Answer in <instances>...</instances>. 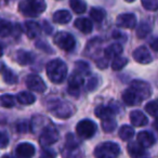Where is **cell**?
<instances>
[{
	"label": "cell",
	"instance_id": "cell-17",
	"mask_svg": "<svg viewBox=\"0 0 158 158\" xmlns=\"http://www.w3.org/2000/svg\"><path fill=\"white\" fill-rule=\"evenodd\" d=\"M130 121L134 127H143L148 123L147 117L140 110H133L130 113Z\"/></svg>",
	"mask_w": 158,
	"mask_h": 158
},
{
	"label": "cell",
	"instance_id": "cell-16",
	"mask_svg": "<svg viewBox=\"0 0 158 158\" xmlns=\"http://www.w3.org/2000/svg\"><path fill=\"white\" fill-rule=\"evenodd\" d=\"M116 112H117V108L112 106V104L110 106L101 105L95 108V115H97L98 118L102 119V120L107 118H113V116L116 114Z\"/></svg>",
	"mask_w": 158,
	"mask_h": 158
},
{
	"label": "cell",
	"instance_id": "cell-26",
	"mask_svg": "<svg viewBox=\"0 0 158 158\" xmlns=\"http://www.w3.org/2000/svg\"><path fill=\"white\" fill-rule=\"evenodd\" d=\"M16 100H18L19 103L23 104V105H31L35 102V97L31 94V92H27V91H23V92H20L16 97Z\"/></svg>",
	"mask_w": 158,
	"mask_h": 158
},
{
	"label": "cell",
	"instance_id": "cell-6",
	"mask_svg": "<svg viewBox=\"0 0 158 158\" xmlns=\"http://www.w3.org/2000/svg\"><path fill=\"white\" fill-rule=\"evenodd\" d=\"M63 158H84V153L72 133L66 135V144L62 151Z\"/></svg>",
	"mask_w": 158,
	"mask_h": 158
},
{
	"label": "cell",
	"instance_id": "cell-41",
	"mask_svg": "<svg viewBox=\"0 0 158 158\" xmlns=\"http://www.w3.org/2000/svg\"><path fill=\"white\" fill-rule=\"evenodd\" d=\"M9 144V136L5 132H0V148H5Z\"/></svg>",
	"mask_w": 158,
	"mask_h": 158
},
{
	"label": "cell",
	"instance_id": "cell-40",
	"mask_svg": "<svg viewBox=\"0 0 158 158\" xmlns=\"http://www.w3.org/2000/svg\"><path fill=\"white\" fill-rule=\"evenodd\" d=\"M98 85H99V79H98V77H91V78L89 79L88 84H87V88H88L89 91H93L98 87Z\"/></svg>",
	"mask_w": 158,
	"mask_h": 158
},
{
	"label": "cell",
	"instance_id": "cell-14",
	"mask_svg": "<svg viewBox=\"0 0 158 158\" xmlns=\"http://www.w3.org/2000/svg\"><path fill=\"white\" fill-rule=\"evenodd\" d=\"M123 100L127 105H130V106L139 105V104L143 101L140 95H139L132 88H128L127 90L123 92Z\"/></svg>",
	"mask_w": 158,
	"mask_h": 158
},
{
	"label": "cell",
	"instance_id": "cell-1",
	"mask_svg": "<svg viewBox=\"0 0 158 158\" xmlns=\"http://www.w3.org/2000/svg\"><path fill=\"white\" fill-rule=\"evenodd\" d=\"M47 106L48 110L53 116L61 119L69 118L76 112V108L72 103L59 99H50L47 102Z\"/></svg>",
	"mask_w": 158,
	"mask_h": 158
},
{
	"label": "cell",
	"instance_id": "cell-50",
	"mask_svg": "<svg viewBox=\"0 0 158 158\" xmlns=\"http://www.w3.org/2000/svg\"><path fill=\"white\" fill-rule=\"evenodd\" d=\"M126 1H127V2H133L134 0H126Z\"/></svg>",
	"mask_w": 158,
	"mask_h": 158
},
{
	"label": "cell",
	"instance_id": "cell-31",
	"mask_svg": "<svg viewBox=\"0 0 158 158\" xmlns=\"http://www.w3.org/2000/svg\"><path fill=\"white\" fill-rule=\"evenodd\" d=\"M105 15H106V12L103 9H100V8H93L90 11L91 19L97 23H101L105 19Z\"/></svg>",
	"mask_w": 158,
	"mask_h": 158
},
{
	"label": "cell",
	"instance_id": "cell-36",
	"mask_svg": "<svg viewBox=\"0 0 158 158\" xmlns=\"http://www.w3.org/2000/svg\"><path fill=\"white\" fill-rule=\"evenodd\" d=\"M145 110L151 116H158V102L151 101L145 105Z\"/></svg>",
	"mask_w": 158,
	"mask_h": 158
},
{
	"label": "cell",
	"instance_id": "cell-48",
	"mask_svg": "<svg viewBox=\"0 0 158 158\" xmlns=\"http://www.w3.org/2000/svg\"><path fill=\"white\" fill-rule=\"evenodd\" d=\"M3 69H5V65H3L2 62H0V73L2 72Z\"/></svg>",
	"mask_w": 158,
	"mask_h": 158
},
{
	"label": "cell",
	"instance_id": "cell-22",
	"mask_svg": "<svg viewBox=\"0 0 158 158\" xmlns=\"http://www.w3.org/2000/svg\"><path fill=\"white\" fill-rule=\"evenodd\" d=\"M128 154L131 158H140L145 154L144 147L139 142H130L128 144Z\"/></svg>",
	"mask_w": 158,
	"mask_h": 158
},
{
	"label": "cell",
	"instance_id": "cell-20",
	"mask_svg": "<svg viewBox=\"0 0 158 158\" xmlns=\"http://www.w3.org/2000/svg\"><path fill=\"white\" fill-rule=\"evenodd\" d=\"M136 140H138V142L140 143L144 148L151 147L152 145H154V143H155V138H154L153 134L148 131L139 132L138 136H136Z\"/></svg>",
	"mask_w": 158,
	"mask_h": 158
},
{
	"label": "cell",
	"instance_id": "cell-25",
	"mask_svg": "<svg viewBox=\"0 0 158 158\" xmlns=\"http://www.w3.org/2000/svg\"><path fill=\"white\" fill-rule=\"evenodd\" d=\"M72 20V15L67 10H59L53 14V22L57 24H67Z\"/></svg>",
	"mask_w": 158,
	"mask_h": 158
},
{
	"label": "cell",
	"instance_id": "cell-3",
	"mask_svg": "<svg viewBox=\"0 0 158 158\" xmlns=\"http://www.w3.org/2000/svg\"><path fill=\"white\" fill-rule=\"evenodd\" d=\"M47 8L44 0H22L19 3V11L27 18H36Z\"/></svg>",
	"mask_w": 158,
	"mask_h": 158
},
{
	"label": "cell",
	"instance_id": "cell-47",
	"mask_svg": "<svg viewBox=\"0 0 158 158\" xmlns=\"http://www.w3.org/2000/svg\"><path fill=\"white\" fill-rule=\"evenodd\" d=\"M8 3V0H0V7H5L7 6Z\"/></svg>",
	"mask_w": 158,
	"mask_h": 158
},
{
	"label": "cell",
	"instance_id": "cell-11",
	"mask_svg": "<svg viewBox=\"0 0 158 158\" xmlns=\"http://www.w3.org/2000/svg\"><path fill=\"white\" fill-rule=\"evenodd\" d=\"M26 86L29 90L36 91V92H44L47 89V86L44 81L40 78L38 75H29L26 78Z\"/></svg>",
	"mask_w": 158,
	"mask_h": 158
},
{
	"label": "cell",
	"instance_id": "cell-9",
	"mask_svg": "<svg viewBox=\"0 0 158 158\" xmlns=\"http://www.w3.org/2000/svg\"><path fill=\"white\" fill-rule=\"evenodd\" d=\"M84 85V77L82 74L79 72H75L73 75H70L69 79H68V87H67V92L69 95L75 98H78L80 94V88Z\"/></svg>",
	"mask_w": 158,
	"mask_h": 158
},
{
	"label": "cell",
	"instance_id": "cell-27",
	"mask_svg": "<svg viewBox=\"0 0 158 158\" xmlns=\"http://www.w3.org/2000/svg\"><path fill=\"white\" fill-rule=\"evenodd\" d=\"M13 31V25L7 20H0V37H8Z\"/></svg>",
	"mask_w": 158,
	"mask_h": 158
},
{
	"label": "cell",
	"instance_id": "cell-35",
	"mask_svg": "<svg viewBox=\"0 0 158 158\" xmlns=\"http://www.w3.org/2000/svg\"><path fill=\"white\" fill-rule=\"evenodd\" d=\"M116 126H117L116 120L113 118L104 119V120L102 121V129L105 132H113L116 129Z\"/></svg>",
	"mask_w": 158,
	"mask_h": 158
},
{
	"label": "cell",
	"instance_id": "cell-46",
	"mask_svg": "<svg viewBox=\"0 0 158 158\" xmlns=\"http://www.w3.org/2000/svg\"><path fill=\"white\" fill-rule=\"evenodd\" d=\"M154 128L158 131V116L156 117L155 120H154Z\"/></svg>",
	"mask_w": 158,
	"mask_h": 158
},
{
	"label": "cell",
	"instance_id": "cell-21",
	"mask_svg": "<svg viewBox=\"0 0 158 158\" xmlns=\"http://www.w3.org/2000/svg\"><path fill=\"white\" fill-rule=\"evenodd\" d=\"M75 27L84 34H90L91 31H92L93 25H92V22H91L89 19L79 18L75 21Z\"/></svg>",
	"mask_w": 158,
	"mask_h": 158
},
{
	"label": "cell",
	"instance_id": "cell-51",
	"mask_svg": "<svg viewBox=\"0 0 158 158\" xmlns=\"http://www.w3.org/2000/svg\"><path fill=\"white\" fill-rule=\"evenodd\" d=\"M3 158H12L11 156H3Z\"/></svg>",
	"mask_w": 158,
	"mask_h": 158
},
{
	"label": "cell",
	"instance_id": "cell-24",
	"mask_svg": "<svg viewBox=\"0 0 158 158\" xmlns=\"http://www.w3.org/2000/svg\"><path fill=\"white\" fill-rule=\"evenodd\" d=\"M121 53H123V47L119 44H110L104 50V55L106 59H115L117 56H120Z\"/></svg>",
	"mask_w": 158,
	"mask_h": 158
},
{
	"label": "cell",
	"instance_id": "cell-42",
	"mask_svg": "<svg viewBox=\"0 0 158 158\" xmlns=\"http://www.w3.org/2000/svg\"><path fill=\"white\" fill-rule=\"evenodd\" d=\"M36 46H37V48H38V49H40V50L46 51V52H48V53L52 52V50H51V48H50V47H49L48 44H47L44 41H38L37 44H36Z\"/></svg>",
	"mask_w": 158,
	"mask_h": 158
},
{
	"label": "cell",
	"instance_id": "cell-10",
	"mask_svg": "<svg viewBox=\"0 0 158 158\" xmlns=\"http://www.w3.org/2000/svg\"><path fill=\"white\" fill-rule=\"evenodd\" d=\"M130 88H132L139 95L141 99L144 101L145 99H148L152 94V88L147 82L143 80H133L130 85Z\"/></svg>",
	"mask_w": 158,
	"mask_h": 158
},
{
	"label": "cell",
	"instance_id": "cell-32",
	"mask_svg": "<svg viewBox=\"0 0 158 158\" xmlns=\"http://www.w3.org/2000/svg\"><path fill=\"white\" fill-rule=\"evenodd\" d=\"M0 105L6 108H11L15 105V98L11 94H3L0 97Z\"/></svg>",
	"mask_w": 158,
	"mask_h": 158
},
{
	"label": "cell",
	"instance_id": "cell-2",
	"mask_svg": "<svg viewBox=\"0 0 158 158\" xmlns=\"http://www.w3.org/2000/svg\"><path fill=\"white\" fill-rule=\"evenodd\" d=\"M47 75L49 79L54 84H61L67 76V66L62 60L55 59L47 64Z\"/></svg>",
	"mask_w": 158,
	"mask_h": 158
},
{
	"label": "cell",
	"instance_id": "cell-37",
	"mask_svg": "<svg viewBox=\"0 0 158 158\" xmlns=\"http://www.w3.org/2000/svg\"><path fill=\"white\" fill-rule=\"evenodd\" d=\"M144 9L148 11H156L158 10V0H141Z\"/></svg>",
	"mask_w": 158,
	"mask_h": 158
},
{
	"label": "cell",
	"instance_id": "cell-30",
	"mask_svg": "<svg viewBox=\"0 0 158 158\" xmlns=\"http://www.w3.org/2000/svg\"><path fill=\"white\" fill-rule=\"evenodd\" d=\"M151 31H152L151 25L146 22H142L138 26V29H136V36H138V38H140V39H143V38H145L149 33H151Z\"/></svg>",
	"mask_w": 158,
	"mask_h": 158
},
{
	"label": "cell",
	"instance_id": "cell-5",
	"mask_svg": "<svg viewBox=\"0 0 158 158\" xmlns=\"http://www.w3.org/2000/svg\"><path fill=\"white\" fill-rule=\"evenodd\" d=\"M120 153L118 144L113 142H104L94 149L95 158H117Z\"/></svg>",
	"mask_w": 158,
	"mask_h": 158
},
{
	"label": "cell",
	"instance_id": "cell-44",
	"mask_svg": "<svg viewBox=\"0 0 158 158\" xmlns=\"http://www.w3.org/2000/svg\"><path fill=\"white\" fill-rule=\"evenodd\" d=\"M41 158H55L54 157V154L53 153H50L48 151H44V154L41 155Z\"/></svg>",
	"mask_w": 158,
	"mask_h": 158
},
{
	"label": "cell",
	"instance_id": "cell-38",
	"mask_svg": "<svg viewBox=\"0 0 158 158\" xmlns=\"http://www.w3.org/2000/svg\"><path fill=\"white\" fill-rule=\"evenodd\" d=\"M76 69H77V72H79L80 74H88V73H90V67H89L88 64L84 61L77 62Z\"/></svg>",
	"mask_w": 158,
	"mask_h": 158
},
{
	"label": "cell",
	"instance_id": "cell-15",
	"mask_svg": "<svg viewBox=\"0 0 158 158\" xmlns=\"http://www.w3.org/2000/svg\"><path fill=\"white\" fill-rule=\"evenodd\" d=\"M16 155L22 158H31L35 154V147L31 143H21L16 146Z\"/></svg>",
	"mask_w": 158,
	"mask_h": 158
},
{
	"label": "cell",
	"instance_id": "cell-29",
	"mask_svg": "<svg viewBox=\"0 0 158 158\" xmlns=\"http://www.w3.org/2000/svg\"><path fill=\"white\" fill-rule=\"evenodd\" d=\"M2 78L5 80L6 84L8 85H14L18 81V76L13 73V70H11L10 68H6L2 70Z\"/></svg>",
	"mask_w": 158,
	"mask_h": 158
},
{
	"label": "cell",
	"instance_id": "cell-43",
	"mask_svg": "<svg viewBox=\"0 0 158 158\" xmlns=\"http://www.w3.org/2000/svg\"><path fill=\"white\" fill-rule=\"evenodd\" d=\"M97 66L99 68H101V69H103V68H106L107 67V59H103V57H101V59L97 60Z\"/></svg>",
	"mask_w": 158,
	"mask_h": 158
},
{
	"label": "cell",
	"instance_id": "cell-33",
	"mask_svg": "<svg viewBox=\"0 0 158 158\" xmlns=\"http://www.w3.org/2000/svg\"><path fill=\"white\" fill-rule=\"evenodd\" d=\"M134 135V130L130 126H123L119 130V136H120L121 140L128 141Z\"/></svg>",
	"mask_w": 158,
	"mask_h": 158
},
{
	"label": "cell",
	"instance_id": "cell-28",
	"mask_svg": "<svg viewBox=\"0 0 158 158\" xmlns=\"http://www.w3.org/2000/svg\"><path fill=\"white\" fill-rule=\"evenodd\" d=\"M69 6L73 9V11L77 14H82L86 12L87 10V5L85 1L82 0H70Z\"/></svg>",
	"mask_w": 158,
	"mask_h": 158
},
{
	"label": "cell",
	"instance_id": "cell-8",
	"mask_svg": "<svg viewBox=\"0 0 158 158\" xmlns=\"http://www.w3.org/2000/svg\"><path fill=\"white\" fill-rule=\"evenodd\" d=\"M97 131V125L90 119H84L79 121L76 126V132L80 138L82 139H90L94 135Z\"/></svg>",
	"mask_w": 158,
	"mask_h": 158
},
{
	"label": "cell",
	"instance_id": "cell-13",
	"mask_svg": "<svg viewBox=\"0 0 158 158\" xmlns=\"http://www.w3.org/2000/svg\"><path fill=\"white\" fill-rule=\"evenodd\" d=\"M133 59L140 64H149L153 61L151 52L144 46L139 47L133 51Z\"/></svg>",
	"mask_w": 158,
	"mask_h": 158
},
{
	"label": "cell",
	"instance_id": "cell-34",
	"mask_svg": "<svg viewBox=\"0 0 158 158\" xmlns=\"http://www.w3.org/2000/svg\"><path fill=\"white\" fill-rule=\"evenodd\" d=\"M128 60L126 57L123 56H117L114 59V61L112 62V68L114 70H120L127 65Z\"/></svg>",
	"mask_w": 158,
	"mask_h": 158
},
{
	"label": "cell",
	"instance_id": "cell-7",
	"mask_svg": "<svg viewBox=\"0 0 158 158\" xmlns=\"http://www.w3.org/2000/svg\"><path fill=\"white\" fill-rule=\"evenodd\" d=\"M53 41L60 49L64 51H72L76 44L74 36L69 33H66V31L57 33L53 38Z\"/></svg>",
	"mask_w": 158,
	"mask_h": 158
},
{
	"label": "cell",
	"instance_id": "cell-39",
	"mask_svg": "<svg viewBox=\"0 0 158 158\" xmlns=\"http://www.w3.org/2000/svg\"><path fill=\"white\" fill-rule=\"evenodd\" d=\"M29 130V125L26 121H20L16 123V131L20 133H25Z\"/></svg>",
	"mask_w": 158,
	"mask_h": 158
},
{
	"label": "cell",
	"instance_id": "cell-12",
	"mask_svg": "<svg viewBox=\"0 0 158 158\" xmlns=\"http://www.w3.org/2000/svg\"><path fill=\"white\" fill-rule=\"evenodd\" d=\"M117 26L123 27V28L132 29L136 25V18L133 13H123L117 16L116 19Z\"/></svg>",
	"mask_w": 158,
	"mask_h": 158
},
{
	"label": "cell",
	"instance_id": "cell-49",
	"mask_svg": "<svg viewBox=\"0 0 158 158\" xmlns=\"http://www.w3.org/2000/svg\"><path fill=\"white\" fill-rule=\"evenodd\" d=\"M3 54V47H2V44H0V56Z\"/></svg>",
	"mask_w": 158,
	"mask_h": 158
},
{
	"label": "cell",
	"instance_id": "cell-45",
	"mask_svg": "<svg viewBox=\"0 0 158 158\" xmlns=\"http://www.w3.org/2000/svg\"><path fill=\"white\" fill-rule=\"evenodd\" d=\"M151 48L153 49L154 51H157L158 52V38L151 42Z\"/></svg>",
	"mask_w": 158,
	"mask_h": 158
},
{
	"label": "cell",
	"instance_id": "cell-23",
	"mask_svg": "<svg viewBox=\"0 0 158 158\" xmlns=\"http://www.w3.org/2000/svg\"><path fill=\"white\" fill-rule=\"evenodd\" d=\"M101 44H102V41H101V39H99V38H94V39L90 40L88 46H87V48H86L87 55L94 59V56H97V55L99 54L100 48H101Z\"/></svg>",
	"mask_w": 158,
	"mask_h": 158
},
{
	"label": "cell",
	"instance_id": "cell-18",
	"mask_svg": "<svg viewBox=\"0 0 158 158\" xmlns=\"http://www.w3.org/2000/svg\"><path fill=\"white\" fill-rule=\"evenodd\" d=\"M25 33H26L27 37L34 39V38H37L38 36L41 33V27L38 23L33 22V21H28V22L25 23Z\"/></svg>",
	"mask_w": 158,
	"mask_h": 158
},
{
	"label": "cell",
	"instance_id": "cell-19",
	"mask_svg": "<svg viewBox=\"0 0 158 158\" xmlns=\"http://www.w3.org/2000/svg\"><path fill=\"white\" fill-rule=\"evenodd\" d=\"M34 54L31 52L25 50H19L15 54V60L20 65L25 66V65H29L34 62Z\"/></svg>",
	"mask_w": 158,
	"mask_h": 158
},
{
	"label": "cell",
	"instance_id": "cell-4",
	"mask_svg": "<svg viewBox=\"0 0 158 158\" xmlns=\"http://www.w3.org/2000/svg\"><path fill=\"white\" fill-rule=\"evenodd\" d=\"M39 143L42 147H48L59 140V131L50 120H47L39 130Z\"/></svg>",
	"mask_w": 158,
	"mask_h": 158
}]
</instances>
